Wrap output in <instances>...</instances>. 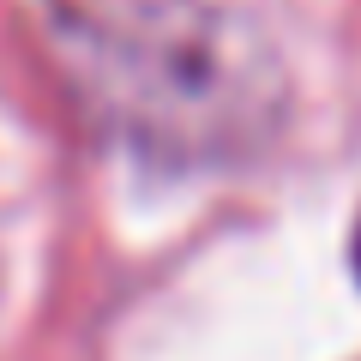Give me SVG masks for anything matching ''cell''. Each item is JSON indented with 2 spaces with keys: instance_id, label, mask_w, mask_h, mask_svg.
<instances>
[{
  "instance_id": "cell-2",
  "label": "cell",
  "mask_w": 361,
  "mask_h": 361,
  "mask_svg": "<svg viewBox=\"0 0 361 361\" xmlns=\"http://www.w3.org/2000/svg\"><path fill=\"white\" fill-rule=\"evenodd\" d=\"M349 265H355V277H361V211H355V235H349Z\"/></svg>"
},
{
  "instance_id": "cell-1",
  "label": "cell",
  "mask_w": 361,
  "mask_h": 361,
  "mask_svg": "<svg viewBox=\"0 0 361 361\" xmlns=\"http://www.w3.org/2000/svg\"><path fill=\"white\" fill-rule=\"evenodd\" d=\"M235 42H133L127 49V109L151 139L211 145L235 133L247 109Z\"/></svg>"
}]
</instances>
